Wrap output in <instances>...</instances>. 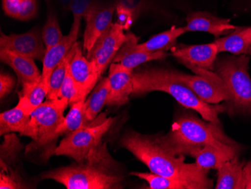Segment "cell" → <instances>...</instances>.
I'll return each mask as SVG.
<instances>
[{
  "label": "cell",
  "instance_id": "cell-1",
  "mask_svg": "<svg viewBox=\"0 0 251 189\" xmlns=\"http://www.w3.org/2000/svg\"><path fill=\"white\" fill-rule=\"evenodd\" d=\"M119 144L145 163L151 173L182 182L189 189L214 187L208 170L200 168L196 163H186L185 155H175L163 146L159 136L130 131L123 136Z\"/></svg>",
  "mask_w": 251,
  "mask_h": 189
},
{
  "label": "cell",
  "instance_id": "cell-2",
  "mask_svg": "<svg viewBox=\"0 0 251 189\" xmlns=\"http://www.w3.org/2000/svg\"><path fill=\"white\" fill-rule=\"evenodd\" d=\"M41 180H54L67 189H118L124 187V176L102 143L84 162L45 172Z\"/></svg>",
  "mask_w": 251,
  "mask_h": 189
},
{
  "label": "cell",
  "instance_id": "cell-3",
  "mask_svg": "<svg viewBox=\"0 0 251 189\" xmlns=\"http://www.w3.org/2000/svg\"><path fill=\"white\" fill-rule=\"evenodd\" d=\"M132 96H142L152 91H163L173 96L177 103L201 115L203 119L221 124L218 115L225 112L223 104H209L201 101L191 89L180 81L174 70L163 67H150L134 72Z\"/></svg>",
  "mask_w": 251,
  "mask_h": 189
},
{
  "label": "cell",
  "instance_id": "cell-4",
  "mask_svg": "<svg viewBox=\"0 0 251 189\" xmlns=\"http://www.w3.org/2000/svg\"><path fill=\"white\" fill-rule=\"evenodd\" d=\"M159 138L163 146L176 155L192 156L209 145L219 147L238 146L225 135L221 124L201 120L190 113L178 117L167 135Z\"/></svg>",
  "mask_w": 251,
  "mask_h": 189
},
{
  "label": "cell",
  "instance_id": "cell-5",
  "mask_svg": "<svg viewBox=\"0 0 251 189\" xmlns=\"http://www.w3.org/2000/svg\"><path fill=\"white\" fill-rule=\"evenodd\" d=\"M251 57L248 55H218L214 72L221 78L229 100L224 102L229 116L243 115L251 118Z\"/></svg>",
  "mask_w": 251,
  "mask_h": 189
},
{
  "label": "cell",
  "instance_id": "cell-6",
  "mask_svg": "<svg viewBox=\"0 0 251 189\" xmlns=\"http://www.w3.org/2000/svg\"><path fill=\"white\" fill-rule=\"evenodd\" d=\"M115 119L107 118L94 126H84L66 135L54 150L56 155L72 158L75 162L85 161L90 152L103 143L102 138L109 131Z\"/></svg>",
  "mask_w": 251,
  "mask_h": 189
},
{
  "label": "cell",
  "instance_id": "cell-7",
  "mask_svg": "<svg viewBox=\"0 0 251 189\" xmlns=\"http://www.w3.org/2000/svg\"><path fill=\"white\" fill-rule=\"evenodd\" d=\"M69 104L65 98L47 100L35 109L29 121L27 135L36 146H45L53 133L64 121V112Z\"/></svg>",
  "mask_w": 251,
  "mask_h": 189
},
{
  "label": "cell",
  "instance_id": "cell-8",
  "mask_svg": "<svg viewBox=\"0 0 251 189\" xmlns=\"http://www.w3.org/2000/svg\"><path fill=\"white\" fill-rule=\"evenodd\" d=\"M180 81L187 84L201 101L209 104H219L229 100V95L219 75L214 71L197 69L189 75L175 70Z\"/></svg>",
  "mask_w": 251,
  "mask_h": 189
},
{
  "label": "cell",
  "instance_id": "cell-9",
  "mask_svg": "<svg viewBox=\"0 0 251 189\" xmlns=\"http://www.w3.org/2000/svg\"><path fill=\"white\" fill-rule=\"evenodd\" d=\"M126 39L127 33L124 32V28L117 23L112 24L87 52L86 57L95 66L100 79L113 63Z\"/></svg>",
  "mask_w": 251,
  "mask_h": 189
},
{
  "label": "cell",
  "instance_id": "cell-10",
  "mask_svg": "<svg viewBox=\"0 0 251 189\" xmlns=\"http://www.w3.org/2000/svg\"><path fill=\"white\" fill-rule=\"evenodd\" d=\"M172 54L191 71L197 69L214 71L218 49L215 42L201 45H176L171 49Z\"/></svg>",
  "mask_w": 251,
  "mask_h": 189
},
{
  "label": "cell",
  "instance_id": "cell-11",
  "mask_svg": "<svg viewBox=\"0 0 251 189\" xmlns=\"http://www.w3.org/2000/svg\"><path fill=\"white\" fill-rule=\"evenodd\" d=\"M0 49L43 62L47 49L42 39V31L33 28L22 34L5 35L1 32Z\"/></svg>",
  "mask_w": 251,
  "mask_h": 189
},
{
  "label": "cell",
  "instance_id": "cell-12",
  "mask_svg": "<svg viewBox=\"0 0 251 189\" xmlns=\"http://www.w3.org/2000/svg\"><path fill=\"white\" fill-rule=\"evenodd\" d=\"M116 11V5H102L94 3L91 5L85 16L86 27L84 33L83 49L89 52L101 34L112 25L113 15Z\"/></svg>",
  "mask_w": 251,
  "mask_h": 189
},
{
  "label": "cell",
  "instance_id": "cell-13",
  "mask_svg": "<svg viewBox=\"0 0 251 189\" xmlns=\"http://www.w3.org/2000/svg\"><path fill=\"white\" fill-rule=\"evenodd\" d=\"M133 70L121 63H112L109 66V95L106 105L120 107L129 103V97L133 92L132 83Z\"/></svg>",
  "mask_w": 251,
  "mask_h": 189
},
{
  "label": "cell",
  "instance_id": "cell-14",
  "mask_svg": "<svg viewBox=\"0 0 251 189\" xmlns=\"http://www.w3.org/2000/svg\"><path fill=\"white\" fill-rule=\"evenodd\" d=\"M69 70L86 98L100 79L95 66L83 55L81 42H76L73 46Z\"/></svg>",
  "mask_w": 251,
  "mask_h": 189
},
{
  "label": "cell",
  "instance_id": "cell-15",
  "mask_svg": "<svg viewBox=\"0 0 251 189\" xmlns=\"http://www.w3.org/2000/svg\"><path fill=\"white\" fill-rule=\"evenodd\" d=\"M185 20L187 32H208L217 39L229 34L237 27L230 23L229 18H220L208 12H190Z\"/></svg>",
  "mask_w": 251,
  "mask_h": 189
},
{
  "label": "cell",
  "instance_id": "cell-16",
  "mask_svg": "<svg viewBox=\"0 0 251 189\" xmlns=\"http://www.w3.org/2000/svg\"><path fill=\"white\" fill-rule=\"evenodd\" d=\"M137 45L138 38L132 32H127V39L121 46L113 63H121L133 70L142 63L151 60H162L169 56L166 52H147L139 50Z\"/></svg>",
  "mask_w": 251,
  "mask_h": 189
},
{
  "label": "cell",
  "instance_id": "cell-17",
  "mask_svg": "<svg viewBox=\"0 0 251 189\" xmlns=\"http://www.w3.org/2000/svg\"><path fill=\"white\" fill-rule=\"evenodd\" d=\"M81 20L74 19L69 34L64 36L63 40L46 52L43 62L42 76L45 82L49 83L52 72L68 53L74 44L77 42L79 30L81 27Z\"/></svg>",
  "mask_w": 251,
  "mask_h": 189
},
{
  "label": "cell",
  "instance_id": "cell-18",
  "mask_svg": "<svg viewBox=\"0 0 251 189\" xmlns=\"http://www.w3.org/2000/svg\"><path fill=\"white\" fill-rule=\"evenodd\" d=\"M0 60L15 72L21 84L35 82L42 79V73L38 69L35 60L30 57L11 51L0 49Z\"/></svg>",
  "mask_w": 251,
  "mask_h": 189
},
{
  "label": "cell",
  "instance_id": "cell-19",
  "mask_svg": "<svg viewBox=\"0 0 251 189\" xmlns=\"http://www.w3.org/2000/svg\"><path fill=\"white\" fill-rule=\"evenodd\" d=\"M238 146L219 147L205 146L192 155L195 159V163L204 170H217L228 161L238 155Z\"/></svg>",
  "mask_w": 251,
  "mask_h": 189
},
{
  "label": "cell",
  "instance_id": "cell-20",
  "mask_svg": "<svg viewBox=\"0 0 251 189\" xmlns=\"http://www.w3.org/2000/svg\"><path fill=\"white\" fill-rule=\"evenodd\" d=\"M218 53L251 55V26L237 27L232 32L214 41Z\"/></svg>",
  "mask_w": 251,
  "mask_h": 189
},
{
  "label": "cell",
  "instance_id": "cell-21",
  "mask_svg": "<svg viewBox=\"0 0 251 189\" xmlns=\"http://www.w3.org/2000/svg\"><path fill=\"white\" fill-rule=\"evenodd\" d=\"M245 162L236 155L218 170L216 189H244L243 168Z\"/></svg>",
  "mask_w": 251,
  "mask_h": 189
},
{
  "label": "cell",
  "instance_id": "cell-22",
  "mask_svg": "<svg viewBox=\"0 0 251 189\" xmlns=\"http://www.w3.org/2000/svg\"><path fill=\"white\" fill-rule=\"evenodd\" d=\"M31 115H27L17 105L15 108L0 115V135L19 133L21 136L27 135Z\"/></svg>",
  "mask_w": 251,
  "mask_h": 189
},
{
  "label": "cell",
  "instance_id": "cell-23",
  "mask_svg": "<svg viewBox=\"0 0 251 189\" xmlns=\"http://www.w3.org/2000/svg\"><path fill=\"white\" fill-rule=\"evenodd\" d=\"M185 27H173L171 29L159 34L152 36L144 43L137 45L139 50L147 52H166L173 49L177 45V38L186 33Z\"/></svg>",
  "mask_w": 251,
  "mask_h": 189
},
{
  "label": "cell",
  "instance_id": "cell-24",
  "mask_svg": "<svg viewBox=\"0 0 251 189\" xmlns=\"http://www.w3.org/2000/svg\"><path fill=\"white\" fill-rule=\"evenodd\" d=\"M110 82L108 77L102 78L96 84L84 103L85 116L89 122L94 121L104 106L106 105L109 95Z\"/></svg>",
  "mask_w": 251,
  "mask_h": 189
},
{
  "label": "cell",
  "instance_id": "cell-25",
  "mask_svg": "<svg viewBox=\"0 0 251 189\" xmlns=\"http://www.w3.org/2000/svg\"><path fill=\"white\" fill-rule=\"evenodd\" d=\"M85 101H79L71 106V109L65 117L63 123L56 130L53 135L49 139V142L55 140L56 138L61 135H68L73 131H76L79 128L86 126L89 121L85 116V108H84Z\"/></svg>",
  "mask_w": 251,
  "mask_h": 189
},
{
  "label": "cell",
  "instance_id": "cell-26",
  "mask_svg": "<svg viewBox=\"0 0 251 189\" xmlns=\"http://www.w3.org/2000/svg\"><path fill=\"white\" fill-rule=\"evenodd\" d=\"M2 9L7 16L26 21L38 13L37 0H2Z\"/></svg>",
  "mask_w": 251,
  "mask_h": 189
},
{
  "label": "cell",
  "instance_id": "cell-27",
  "mask_svg": "<svg viewBox=\"0 0 251 189\" xmlns=\"http://www.w3.org/2000/svg\"><path fill=\"white\" fill-rule=\"evenodd\" d=\"M22 148V145L15 134L11 133V135H5V140L1 145V171L12 168L11 166L15 164Z\"/></svg>",
  "mask_w": 251,
  "mask_h": 189
},
{
  "label": "cell",
  "instance_id": "cell-28",
  "mask_svg": "<svg viewBox=\"0 0 251 189\" xmlns=\"http://www.w3.org/2000/svg\"><path fill=\"white\" fill-rule=\"evenodd\" d=\"M72 54H73V48L66 57L58 64L56 65L54 70L52 72L51 76L49 80V93L46 97L47 100L58 98L57 96H58L59 91H60V87H61L66 74H67Z\"/></svg>",
  "mask_w": 251,
  "mask_h": 189
},
{
  "label": "cell",
  "instance_id": "cell-29",
  "mask_svg": "<svg viewBox=\"0 0 251 189\" xmlns=\"http://www.w3.org/2000/svg\"><path fill=\"white\" fill-rule=\"evenodd\" d=\"M49 93V83L45 82L43 78L35 82L22 84V90L20 97H26L32 107L37 108L43 103L44 99L47 97Z\"/></svg>",
  "mask_w": 251,
  "mask_h": 189
},
{
  "label": "cell",
  "instance_id": "cell-30",
  "mask_svg": "<svg viewBox=\"0 0 251 189\" xmlns=\"http://www.w3.org/2000/svg\"><path fill=\"white\" fill-rule=\"evenodd\" d=\"M132 176H137L142 180H145L150 189H189L187 185L178 180H173L170 178L165 177L155 173H140L132 172Z\"/></svg>",
  "mask_w": 251,
  "mask_h": 189
},
{
  "label": "cell",
  "instance_id": "cell-31",
  "mask_svg": "<svg viewBox=\"0 0 251 189\" xmlns=\"http://www.w3.org/2000/svg\"><path fill=\"white\" fill-rule=\"evenodd\" d=\"M42 36L47 51L61 42L64 37L57 18L53 12H50L48 15L46 23L42 29Z\"/></svg>",
  "mask_w": 251,
  "mask_h": 189
},
{
  "label": "cell",
  "instance_id": "cell-32",
  "mask_svg": "<svg viewBox=\"0 0 251 189\" xmlns=\"http://www.w3.org/2000/svg\"><path fill=\"white\" fill-rule=\"evenodd\" d=\"M57 97L66 99L70 106L79 101H86V98L83 95L81 89L72 77L69 68H68L67 74L65 78L64 81L59 91Z\"/></svg>",
  "mask_w": 251,
  "mask_h": 189
},
{
  "label": "cell",
  "instance_id": "cell-33",
  "mask_svg": "<svg viewBox=\"0 0 251 189\" xmlns=\"http://www.w3.org/2000/svg\"><path fill=\"white\" fill-rule=\"evenodd\" d=\"M0 189H26L23 183V180L16 170L8 168L0 173Z\"/></svg>",
  "mask_w": 251,
  "mask_h": 189
},
{
  "label": "cell",
  "instance_id": "cell-34",
  "mask_svg": "<svg viewBox=\"0 0 251 189\" xmlns=\"http://www.w3.org/2000/svg\"><path fill=\"white\" fill-rule=\"evenodd\" d=\"M116 12L118 15L116 23L122 27L124 30L129 29L133 22V13L131 8L123 4H118L116 5Z\"/></svg>",
  "mask_w": 251,
  "mask_h": 189
},
{
  "label": "cell",
  "instance_id": "cell-35",
  "mask_svg": "<svg viewBox=\"0 0 251 189\" xmlns=\"http://www.w3.org/2000/svg\"><path fill=\"white\" fill-rule=\"evenodd\" d=\"M94 3L92 0H73L70 11L73 14L74 19H82L85 16L89 8Z\"/></svg>",
  "mask_w": 251,
  "mask_h": 189
},
{
  "label": "cell",
  "instance_id": "cell-36",
  "mask_svg": "<svg viewBox=\"0 0 251 189\" xmlns=\"http://www.w3.org/2000/svg\"><path fill=\"white\" fill-rule=\"evenodd\" d=\"M15 85V80L13 76L8 73L0 74V97L3 99L13 90Z\"/></svg>",
  "mask_w": 251,
  "mask_h": 189
},
{
  "label": "cell",
  "instance_id": "cell-37",
  "mask_svg": "<svg viewBox=\"0 0 251 189\" xmlns=\"http://www.w3.org/2000/svg\"><path fill=\"white\" fill-rule=\"evenodd\" d=\"M243 187L244 189H251V160L244 166Z\"/></svg>",
  "mask_w": 251,
  "mask_h": 189
},
{
  "label": "cell",
  "instance_id": "cell-38",
  "mask_svg": "<svg viewBox=\"0 0 251 189\" xmlns=\"http://www.w3.org/2000/svg\"><path fill=\"white\" fill-rule=\"evenodd\" d=\"M72 2H73V0H59V2H60L62 8L65 10H70Z\"/></svg>",
  "mask_w": 251,
  "mask_h": 189
},
{
  "label": "cell",
  "instance_id": "cell-39",
  "mask_svg": "<svg viewBox=\"0 0 251 189\" xmlns=\"http://www.w3.org/2000/svg\"><path fill=\"white\" fill-rule=\"evenodd\" d=\"M249 1H250V2H249V4H250L249 7H250V8H251V0H249Z\"/></svg>",
  "mask_w": 251,
  "mask_h": 189
},
{
  "label": "cell",
  "instance_id": "cell-40",
  "mask_svg": "<svg viewBox=\"0 0 251 189\" xmlns=\"http://www.w3.org/2000/svg\"><path fill=\"white\" fill-rule=\"evenodd\" d=\"M45 1H46V2H49V0H45Z\"/></svg>",
  "mask_w": 251,
  "mask_h": 189
}]
</instances>
